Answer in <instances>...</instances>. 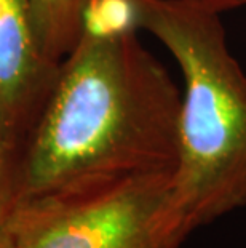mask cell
<instances>
[{
	"label": "cell",
	"instance_id": "cell-1",
	"mask_svg": "<svg viewBox=\"0 0 246 248\" xmlns=\"http://www.w3.org/2000/svg\"><path fill=\"white\" fill-rule=\"evenodd\" d=\"M181 104L136 32H82L13 157L8 207L80 183L174 171Z\"/></svg>",
	"mask_w": 246,
	"mask_h": 248
},
{
	"label": "cell",
	"instance_id": "cell-2",
	"mask_svg": "<svg viewBox=\"0 0 246 248\" xmlns=\"http://www.w3.org/2000/svg\"><path fill=\"white\" fill-rule=\"evenodd\" d=\"M138 28L154 34L184 76L173 208L182 234L246 207V74L219 15L189 0H134Z\"/></svg>",
	"mask_w": 246,
	"mask_h": 248
},
{
	"label": "cell",
	"instance_id": "cell-3",
	"mask_svg": "<svg viewBox=\"0 0 246 248\" xmlns=\"http://www.w3.org/2000/svg\"><path fill=\"white\" fill-rule=\"evenodd\" d=\"M16 248H179L173 171L98 179L32 195L5 212Z\"/></svg>",
	"mask_w": 246,
	"mask_h": 248
},
{
	"label": "cell",
	"instance_id": "cell-4",
	"mask_svg": "<svg viewBox=\"0 0 246 248\" xmlns=\"http://www.w3.org/2000/svg\"><path fill=\"white\" fill-rule=\"evenodd\" d=\"M59 66L43 48L29 0H0V133L12 165L53 90Z\"/></svg>",
	"mask_w": 246,
	"mask_h": 248
},
{
	"label": "cell",
	"instance_id": "cell-5",
	"mask_svg": "<svg viewBox=\"0 0 246 248\" xmlns=\"http://www.w3.org/2000/svg\"><path fill=\"white\" fill-rule=\"evenodd\" d=\"M85 3L87 0H29L43 48L58 62L80 39Z\"/></svg>",
	"mask_w": 246,
	"mask_h": 248
},
{
	"label": "cell",
	"instance_id": "cell-6",
	"mask_svg": "<svg viewBox=\"0 0 246 248\" xmlns=\"http://www.w3.org/2000/svg\"><path fill=\"white\" fill-rule=\"evenodd\" d=\"M10 181H12V154L0 133V215H5L8 207Z\"/></svg>",
	"mask_w": 246,
	"mask_h": 248
},
{
	"label": "cell",
	"instance_id": "cell-7",
	"mask_svg": "<svg viewBox=\"0 0 246 248\" xmlns=\"http://www.w3.org/2000/svg\"><path fill=\"white\" fill-rule=\"evenodd\" d=\"M189 2L216 15H221L224 12H229V10L246 5V0H189Z\"/></svg>",
	"mask_w": 246,
	"mask_h": 248
},
{
	"label": "cell",
	"instance_id": "cell-8",
	"mask_svg": "<svg viewBox=\"0 0 246 248\" xmlns=\"http://www.w3.org/2000/svg\"><path fill=\"white\" fill-rule=\"evenodd\" d=\"M5 215H0V248H16L14 242L10 235L7 224H5Z\"/></svg>",
	"mask_w": 246,
	"mask_h": 248
}]
</instances>
